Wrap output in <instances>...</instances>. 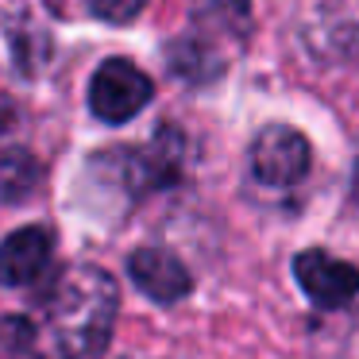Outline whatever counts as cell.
Masks as SVG:
<instances>
[{
  "label": "cell",
  "mask_w": 359,
  "mask_h": 359,
  "mask_svg": "<svg viewBox=\"0 0 359 359\" xmlns=\"http://www.w3.org/2000/svg\"><path fill=\"white\" fill-rule=\"evenodd\" d=\"M116 282L101 266H66L47 282L35 305L0 317L4 359H93L116 325Z\"/></svg>",
  "instance_id": "obj_1"
},
{
  "label": "cell",
  "mask_w": 359,
  "mask_h": 359,
  "mask_svg": "<svg viewBox=\"0 0 359 359\" xmlns=\"http://www.w3.org/2000/svg\"><path fill=\"white\" fill-rule=\"evenodd\" d=\"M248 0H194V35L170 50L174 74L189 81L217 78L228 58L248 43Z\"/></svg>",
  "instance_id": "obj_2"
},
{
  "label": "cell",
  "mask_w": 359,
  "mask_h": 359,
  "mask_svg": "<svg viewBox=\"0 0 359 359\" xmlns=\"http://www.w3.org/2000/svg\"><path fill=\"white\" fill-rule=\"evenodd\" d=\"M155 97L151 78L128 58H109L97 66L93 81H89V112L104 124H124V120L140 116Z\"/></svg>",
  "instance_id": "obj_3"
},
{
  "label": "cell",
  "mask_w": 359,
  "mask_h": 359,
  "mask_svg": "<svg viewBox=\"0 0 359 359\" xmlns=\"http://www.w3.org/2000/svg\"><path fill=\"white\" fill-rule=\"evenodd\" d=\"M313 151L297 128L290 124H271L255 135L251 143V174H255L263 186H297V182L309 174Z\"/></svg>",
  "instance_id": "obj_4"
},
{
  "label": "cell",
  "mask_w": 359,
  "mask_h": 359,
  "mask_svg": "<svg viewBox=\"0 0 359 359\" xmlns=\"http://www.w3.org/2000/svg\"><path fill=\"white\" fill-rule=\"evenodd\" d=\"M294 278L297 286L309 294V302H317L320 309H336L348 305L359 294V271L344 259L328 255V251H302L294 259Z\"/></svg>",
  "instance_id": "obj_5"
},
{
  "label": "cell",
  "mask_w": 359,
  "mask_h": 359,
  "mask_svg": "<svg viewBox=\"0 0 359 359\" xmlns=\"http://www.w3.org/2000/svg\"><path fill=\"white\" fill-rule=\"evenodd\" d=\"M128 274H132L135 290L140 294H147L151 302L158 305H174L182 302V297L189 294V271L182 266V259L174 255V251L166 248H140L132 251V259H128Z\"/></svg>",
  "instance_id": "obj_6"
},
{
  "label": "cell",
  "mask_w": 359,
  "mask_h": 359,
  "mask_svg": "<svg viewBox=\"0 0 359 359\" xmlns=\"http://www.w3.org/2000/svg\"><path fill=\"white\" fill-rule=\"evenodd\" d=\"M47 266H50L47 228L27 224V228H16L12 236H4V243H0V286H8V290L35 286Z\"/></svg>",
  "instance_id": "obj_7"
},
{
  "label": "cell",
  "mask_w": 359,
  "mask_h": 359,
  "mask_svg": "<svg viewBox=\"0 0 359 359\" xmlns=\"http://www.w3.org/2000/svg\"><path fill=\"white\" fill-rule=\"evenodd\" d=\"M39 163L24 147H0V201H24L39 186Z\"/></svg>",
  "instance_id": "obj_8"
},
{
  "label": "cell",
  "mask_w": 359,
  "mask_h": 359,
  "mask_svg": "<svg viewBox=\"0 0 359 359\" xmlns=\"http://www.w3.org/2000/svg\"><path fill=\"white\" fill-rule=\"evenodd\" d=\"M143 4L147 0H86V8L97 20H104V24H128V20H135L143 12Z\"/></svg>",
  "instance_id": "obj_9"
}]
</instances>
